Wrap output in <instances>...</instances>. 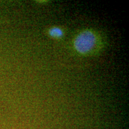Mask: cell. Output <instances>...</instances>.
<instances>
[{
	"mask_svg": "<svg viewBox=\"0 0 129 129\" xmlns=\"http://www.w3.org/2000/svg\"><path fill=\"white\" fill-rule=\"evenodd\" d=\"M97 38L96 35L90 30H84L81 32L75 37L74 46L75 50L81 54H86L90 53L96 45Z\"/></svg>",
	"mask_w": 129,
	"mask_h": 129,
	"instance_id": "1",
	"label": "cell"
},
{
	"mask_svg": "<svg viewBox=\"0 0 129 129\" xmlns=\"http://www.w3.org/2000/svg\"><path fill=\"white\" fill-rule=\"evenodd\" d=\"M48 34L54 39H60L63 35V31L59 27H52L48 30Z\"/></svg>",
	"mask_w": 129,
	"mask_h": 129,
	"instance_id": "2",
	"label": "cell"
}]
</instances>
